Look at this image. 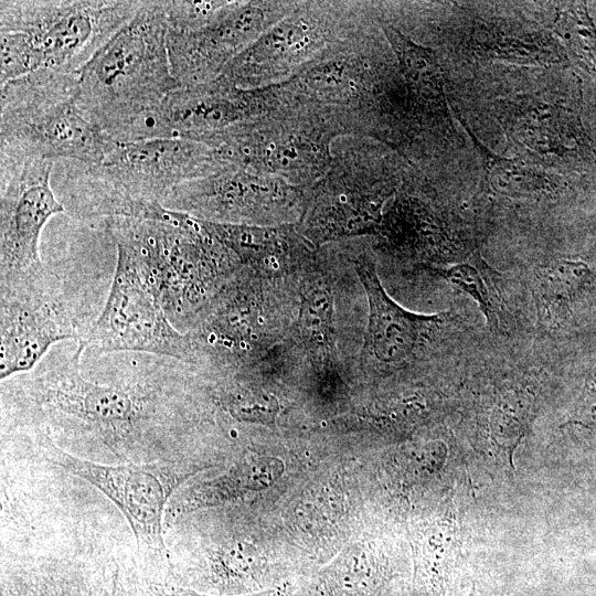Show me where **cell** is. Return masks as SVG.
Instances as JSON below:
<instances>
[{"label": "cell", "instance_id": "obj_26", "mask_svg": "<svg viewBox=\"0 0 596 596\" xmlns=\"http://www.w3.org/2000/svg\"><path fill=\"white\" fill-rule=\"evenodd\" d=\"M535 394L528 385H514L501 393L489 417V435L496 448L512 456L535 417Z\"/></svg>", "mask_w": 596, "mask_h": 596}, {"label": "cell", "instance_id": "obj_15", "mask_svg": "<svg viewBox=\"0 0 596 596\" xmlns=\"http://www.w3.org/2000/svg\"><path fill=\"white\" fill-rule=\"evenodd\" d=\"M280 104L279 85L242 89L216 78L180 86L132 121L115 140L184 138L203 142L234 125L264 116Z\"/></svg>", "mask_w": 596, "mask_h": 596}, {"label": "cell", "instance_id": "obj_21", "mask_svg": "<svg viewBox=\"0 0 596 596\" xmlns=\"http://www.w3.org/2000/svg\"><path fill=\"white\" fill-rule=\"evenodd\" d=\"M206 223L242 266L260 272L288 267L294 259L307 253L311 244L295 226L297 224L260 226Z\"/></svg>", "mask_w": 596, "mask_h": 596}, {"label": "cell", "instance_id": "obj_27", "mask_svg": "<svg viewBox=\"0 0 596 596\" xmlns=\"http://www.w3.org/2000/svg\"><path fill=\"white\" fill-rule=\"evenodd\" d=\"M449 285L458 288L475 300L488 328L497 330L500 324V299L493 281L488 276L485 262L476 256L468 262H458L449 266H428Z\"/></svg>", "mask_w": 596, "mask_h": 596}, {"label": "cell", "instance_id": "obj_20", "mask_svg": "<svg viewBox=\"0 0 596 596\" xmlns=\"http://www.w3.org/2000/svg\"><path fill=\"white\" fill-rule=\"evenodd\" d=\"M374 235L397 255L434 263L462 262L469 251L429 204L403 192L395 194Z\"/></svg>", "mask_w": 596, "mask_h": 596}, {"label": "cell", "instance_id": "obj_17", "mask_svg": "<svg viewBox=\"0 0 596 596\" xmlns=\"http://www.w3.org/2000/svg\"><path fill=\"white\" fill-rule=\"evenodd\" d=\"M298 1H228L220 14L193 31L169 30L171 72L180 86L216 79L224 68Z\"/></svg>", "mask_w": 596, "mask_h": 596}, {"label": "cell", "instance_id": "obj_3", "mask_svg": "<svg viewBox=\"0 0 596 596\" xmlns=\"http://www.w3.org/2000/svg\"><path fill=\"white\" fill-rule=\"evenodd\" d=\"M104 224L114 244L132 254L180 331L242 266L205 221L182 212L163 209L153 217H109Z\"/></svg>", "mask_w": 596, "mask_h": 596}, {"label": "cell", "instance_id": "obj_5", "mask_svg": "<svg viewBox=\"0 0 596 596\" xmlns=\"http://www.w3.org/2000/svg\"><path fill=\"white\" fill-rule=\"evenodd\" d=\"M167 34L164 0L145 1L78 72L79 107L113 139L180 87Z\"/></svg>", "mask_w": 596, "mask_h": 596}, {"label": "cell", "instance_id": "obj_22", "mask_svg": "<svg viewBox=\"0 0 596 596\" xmlns=\"http://www.w3.org/2000/svg\"><path fill=\"white\" fill-rule=\"evenodd\" d=\"M499 121L519 146L541 158L560 156L565 141V117L542 99L523 96L499 107Z\"/></svg>", "mask_w": 596, "mask_h": 596}, {"label": "cell", "instance_id": "obj_31", "mask_svg": "<svg viewBox=\"0 0 596 596\" xmlns=\"http://www.w3.org/2000/svg\"><path fill=\"white\" fill-rule=\"evenodd\" d=\"M141 581V579H140ZM149 596H213L199 593L194 589L183 587L174 583H149L141 581ZM241 596H294L287 587L263 590Z\"/></svg>", "mask_w": 596, "mask_h": 596}, {"label": "cell", "instance_id": "obj_33", "mask_svg": "<svg viewBox=\"0 0 596 596\" xmlns=\"http://www.w3.org/2000/svg\"><path fill=\"white\" fill-rule=\"evenodd\" d=\"M572 421L582 426L596 427V375L587 381Z\"/></svg>", "mask_w": 596, "mask_h": 596}, {"label": "cell", "instance_id": "obj_19", "mask_svg": "<svg viewBox=\"0 0 596 596\" xmlns=\"http://www.w3.org/2000/svg\"><path fill=\"white\" fill-rule=\"evenodd\" d=\"M355 270L369 301L365 349L373 360L385 365L407 361L421 347L427 332L441 322V316L409 311L393 300L366 257L355 262Z\"/></svg>", "mask_w": 596, "mask_h": 596}, {"label": "cell", "instance_id": "obj_28", "mask_svg": "<svg viewBox=\"0 0 596 596\" xmlns=\"http://www.w3.org/2000/svg\"><path fill=\"white\" fill-rule=\"evenodd\" d=\"M554 30L573 61L596 79V29L584 3L571 2L561 7Z\"/></svg>", "mask_w": 596, "mask_h": 596}, {"label": "cell", "instance_id": "obj_30", "mask_svg": "<svg viewBox=\"0 0 596 596\" xmlns=\"http://www.w3.org/2000/svg\"><path fill=\"white\" fill-rule=\"evenodd\" d=\"M331 300L326 289H311L304 302L301 318L304 330L315 338L320 337L323 342L330 336Z\"/></svg>", "mask_w": 596, "mask_h": 596}, {"label": "cell", "instance_id": "obj_10", "mask_svg": "<svg viewBox=\"0 0 596 596\" xmlns=\"http://www.w3.org/2000/svg\"><path fill=\"white\" fill-rule=\"evenodd\" d=\"M78 73L39 70L1 85L0 148L97 163L116 143L77 103Z\"/></svg>", "mask_w": 596, "mask_h": 596}, {"label": "cell", "instance_id": "obj_1", "mask_svg": "<svg viewBox=\"0 0 596 596\" xmlns=\"http://www.w3.org/2000/svg\"><path fill=\"white\" fill-rule=\"evenodd\" d=\"M192 384V365L177 359L64 341L1 381V424L40 430L95 462L184 461Z\"/></svg>", "mask_w": 596, "mask_h": 596}, {"label": "cell", "instance_id": "obj_12", "mask_svg": "<svg viewBox=\"0 0 596 596\" xmlns=\"http://www.w3.org/2000/svg\"><path fill=\"white\" fill-rule=\"evenodd\" d=\"M376 21L370 2L298 1L217 79L242 89L281 84Z\"/></svg>", "mask_w": 596, "mask_h": 596}, {"label": "cell", "instance_id": "obj_9", "mask_svg": "<svg viewBox=\"0 0 596 596\" xmlns=\"http://www.w3.org/2000/svg\"><path fill=\"white\" fill-rule=\"evenodd\" d=\"M1 520L0 596H111L116 566L127 558L98 547L91 531H40L19 514Z\"/></svg>", "mask_w": 596, "mask_h": 596}, {"label": "cell", "instance_id": "obj_34", "mask_svg": "<svg viewBox=\"0 0 596 596\" xmlns=\"http://www.w3.org/2000/svg\"><path fill=\"white\" fill-rule=\"evenodd\" d=\"M469 596H479L478 593H477V590H476V586H475V585H473L472 590H471V593L469 594Z\"/></svg>", "mask_w": 596, "mask_h": 596}, {"label": "cell", "instance_id": "obj_18", "mask_svg": "<svg viewBox=\"0 0 596 596\" xmlns=\"http://www.w3.org/2000/svg\"><path fill=\"white\" fill-rule=\"evenodd\" d=\"M379 15V23L403 82L409 131L416 149L425 153L451 137L454 127L445 93V74L437 54Z\"/></svg>", "mask_w": 596, "mask_h": 596}, {"label": "cell", "instance_id": "obj_11", "mask_svg": "<svg viewBox=\"0 0 596 596\" xmlns=\"http://www.w3.org/2000/svg\"><path fill=\"white\" fill-rule=\"evenodd\" d=\"M376 140L339 138L326 173L308 190L298 230L311 244L375 234L385 204L400 185L398 169L384 157Z\"/></svg>", "mask_w": 596, "mask_h": 596}, {"label": "cell", "instance_id": "obj_32", "mask_svg": "<svg viewBox=\"0 0 596 596\" xmlns=\"http://www.w3.org/2000/svg\"><path fill=\"white\" fill-rule=\"evenodd\" d=\"M111 596H149L132 564L123 562L117 564Z\"/></svg>", "mask_w": 596, "mask_h": 596}, {"label": "cell", "instance_id": "obj_4", "mask_svg": "<svg viewBox=\"0 0 596 596\" xmlns=\"http://www.w3.org/2000/svg\"><path fill=\"white\" fill-rule=\"evenodd\" d=\"M87 276L44 262L0 275L1 381L33 370L60 342L86 339L109 291L106 275Z\"/></svg>", "mask_w": 596, "mask_h": 596}, {"label": "cell", "instance_id": "obj_13", "mask_svg": "<svg viewBox=\"0 0 596 596\" xmlns=\"http://www.w3.org/2000/svg\"><path fill=\"white\" fill-rule=\"evenodd\" d=\"M115 246L117 258L107 299L79 343L97 352L150 353L192 365L188 336L172 324L132 254Z\"/></svg>", "mask_w": 596, "mask_h": 596}, {"label": "cell", "instance_id": "obj_7", "mask_svg": "<svg viewBox=\"0 0 596 596\" xmlns=\"http://www.w3.org/2000/svg\"><path fill=\"white\" fill-rule=\"evenodd\" d=\"M38 448L42 460L92 485L126 519L136 540L134 568L140 579L173 583L166 543L168 504L198 468L185 461L103 464L74 456L44 433L18 427L12 433Z\"/></svg>", "mask_w": 596, "mask_h": 596}, {"label": "cell", "instance_id": "obj_14", "mask_svg": "<svg viewBox=\"0 0 596 596\" xmlns=\"http://www.w3.org/2000/svg\"><path fill=\"white\" fill-rule=\"evenodd\" d=\"M308 190L230 166L175 187L162 206L212 223L275 226L301 220Z\"/></svg>", "mask_w": 596, "mask_h": 596}, {"label": "cell", "instance_id": "obj_2", "mask_svg": "<svg viewBox=\"0 0 596 596\" xmlns=\"http://www.w3.org/2000/svg\"><path fill=\"white\" fill-rule=\"evenodd\" d=\"M67 161L58 201L76 217L103 221L157 216L175 187L231 166L211 146L184 138L116 141L97 163Z\"/></svg>", "mask_w": 596, "mask_h": 596}, {"label": "cell", "instance_id": "obj_23", "mask_svg": "<svg viewBox=\"0 0 596 596\" xmlns=\"http://www.w3.org/2000/svg\"><path fill=\"white\" fill-rule=\"evenodd\" d=\"M476 54L520 64L547 65L560 54L547 33L504 21H477L467 43Z\"/></svg>", "mask_w": 596, "mask_h": 596}, {"label": "cell", "instance_id": "obj_8", "mask_svg": "<svg viewBox=\"0 0 596 596\" xmlns=\"http://www.w3.org/2000/svg\"><path fill=\"white\" fill-rule=\"evenodd\" d=\"M281 97L268 114L220 131L204 143L231 166L310 189L329 169L334 142L351 131L333 109L291 100L283 93Z\"/></svg>", "mask_w": 596, "mask_h": 596}, {"label": "cell", "instance_id": "obj_25", "mask_svg": "<svg viewBox=\"0 0 596 596\" xmlns=\"http://www.w3.org/2000/svg\"><path fill=\"white\" fill-rule=\"evenodd\" d=\"M471 136L483 163L487 185L500 195L540 199L556 194L558 183L546 171L522 161L500 157L479 142L469 127L459 118Z\"/></svg>", "mask_w": 596, "mask_h": 596}, {"label": "cell", "instance_id": "obj_16", "mask_svg": "<svg viewBox=\"0 0 596 596\" xmlns=\"http://www.w3.org/2000/svg\"><path fill=\"white\" fill-rule=\"evenodd\" d=\"M0 275L40 266L49 220L65 213L51 185L53 160L0 148Z\"/></svg>", "mask_w": 596, "mask_h": 596}, {"label": "cell", "instance_id": "obj_29", "mask_svg": "<svg viewBox=\"0 0 596 596\" xmlns=\"http://www.w3.org/2000/svg\"><path fill=\"white\" fill-rule=\"evenodd\" d=\"M228 1L164 0L169 30L193 31L213 21Z\"/></svg>", "mask_w": 596, "mask_h": 596}, {"label": "cell", "instance_id": "obj_24", "mask_svg": "<svg viewBox=\"0 0 596 596\" xmlns=\"http://www.w3.org/2000/svg\"><path fill=\"white\" fill-rule=\"evenodd\" d=\"M589 281V268L579 260L556 259L541 266L532 288L539 323L554 326Z\"/></svg>", "mask_w": 596, "mask_h": 596}, {"label": "cell", "instance_id": "obj_6", "mask_svg": "<svg viewBox=\"0 0 596 596\" xmlns=\"http://www.w3.org/2000/svg\"><path fill=\"white\" fill-rule=\"evenodd\" d=\"M145 0H2L0 84L39 70L78 73Z\"/></svg>", "mask_w": 596, "mask_h": 596}]
</instances>
